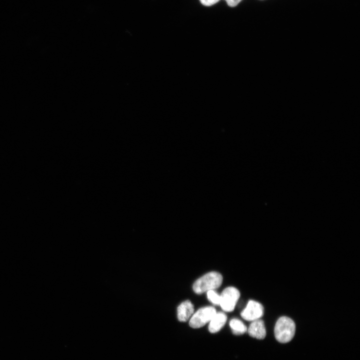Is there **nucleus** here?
Instances as JSON below:
<instances>
[{
	"label": "nucleus",
	"mask_w": 360,
	"mask_h": 360,
	"mask_svg": "<svg viewBox=\"0 0 360 360\" xmlns=\"http://www.w3.org/2000/svg\"><path fill=\"white\" fill-rule=\"evenodd\" d=\"M296 332V324L290 318L283 316L276 321L274 334L276 340L281 343H286L294 338Z\"/></svg>",
	"instance_id": "f257e3e1"
},
{
	"label": "nucleus",
	"mask_w": 360,
	"mask_h": 360,
	"mask_svg": "<svg viewBox=\"0 0 360 360\" xmlns=\"http://www.w3.org/2000/svg\"><path fill=\"white\" fill-rule=\"evenodd\" d=\"M222 276L216 272H208L198 279L194 284L192 288L197 294H201L210 290H214L220 286Z\"/></svg>",
	"instance_id": "f03ea898"
},
{
	"label": "nucleus",
	"mask_w": 360,
	"mask_h": 360,
	"mask_svg": "<svg viewBox=\"0 0 360 360\" xmlns=\"http://www.w3.org/2000/svg\"><path fill=\"white\" fill-rule=\"evenodd\" d=\"M216 313V309L212 306L200 308L192 316L189 324L194 328H201L210 322Z\"/></svg>",
	"instance_id": "7ed1b4c3"
},
{
	"label": "nucleus",
	"mask_w": 360,
	"mask_h": 360,
	"mask_svg": "<svg viewBox=\"0 0 360 360\" xmlns=\"http://www.w3.org/2000/svg\"><path fill=\"white\" fill-rule=\"evenodd\" d=\"M220 296V305L222 308L225 312H230L234 310L240 292L236 288L230 286L224 289Z\"/></svg>",
	"instance_id": "20e7f679"
},
{
	"label": "nucleus",
	"mask_w": 360,
	"mask_h": 360,
	"mask_svg": "<svg viewBox=\"0 0 360 360\" xmlns=\"http://www.w3.org/2000/svg\"><path fill=\"white\" fill-rule=\"evenodd\" d=\"M264 308L262 305L256 301L250 300L245 308L241 312L242 317L248 321H254L260 319L264 315Z\"/></svg>",
	"instance_id": "39448f33"
},
{
	"label": "nucleus",
	"mask_w": 360,
	"mask_h": 360,
	"mask_svg": "<svg viewBox=\"0 0 360 360\" xmlns=\"http://www.w3.org/2000/svg\"><path fill=\"white\" fill-rule=\"evenodd\" d=\"M249 335L255 338L262 340L266 336V330L262 320L252 321L247 329Z\"/></svg>",
	"instance_id": "423d86ee"
},
{
	"label": "nucleus",
	"mask_w": 360,
	"mask_h": 360,
	"mask_svg": "<svg viewBox=\"0 0 360 360\" xmlns=\"http://www.w3.org/2000/svg\"><path fill=\"white\" fill-rule=\"evenodd\" d=\"M178 318L179 321L186 322L192 316L194 312V307L188 300L182 302L177 308Z\"/></svg>",
	"instance_id": "0eeeda50"
},
{
	"label": "nucleus",
	"mask_w": 360,
	"mask_h": 360,
	"mask_svg": "<svg viewBox=\"0 0 360 360\" xmlns=\"http://www.w3.org/2000/svg\"><path fill=\"white\" fill-rule=\"evenodd\" d=\"M227 320L226 314L222 312H216L210 322L208 330L211 333L218 332L224 325Z\"/></svg>",
	"instance_id": "6e6552de"
},
{
	"label": "nucleus",
	"mask_w": 360,
	"mask_h": 360,
	"mask_svg": "<svg viewBox=\"0 0 360 360\" xmlns=\"http://www.w3.org/2000/svg\"><path fill=\"white\" fill-rule=\"evenodd\" d=\"M230 326L232 333L235 335H241L247 331L246 325L240 320L232 318L230 322Z\"/></svg>",
	"instance_id": "1a4fd4ad"
},
{
	"label": "nucleus",
	"mask_w": 360,
	"mask_h": 360,
	"mask_svg": "<svg viewBox=\"0 0 360 360\" xmlns=\"http://www.w3.org/2000/svg\"><path fill=\"white\" fill-rule=\"evenodd\" d=\"M207 297L208 300L214 304L220 305V296L214 290H210L207 291Z\"/></svg>",
	"instance_id": "9d476101"
},
{
	"label": "nucleus",
	"mask_w": 360,
	"mask_h": 360,
	"mask_svg": "<svg viewBox=\"0 0 360 360\" xmlns=\"http://www.w3.org/2000/svg\"><path fill=\"white\" fill-rule=\"evenodd\" d=\"M220 0H200L202 4L207 6L214 5Z\"/></svg>",
	"instance_id": "9b49d317"
},
{
	"label": "nucleus",
	"mask_w": 360,
	"mask_h": 360,
	"mask_svg": "<svg viewBox=\"0 0 360 360\" xmlns=\"http://www.w3.org/2000/svg\"><path fill=\"white\" fill-rule=\"evenodd\" d=\"M228 5L230 7L236 6L242 0H225Z\"/></svg>",
	"instance_id": "f8f14e48"
}]
</instances>
